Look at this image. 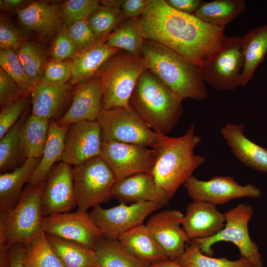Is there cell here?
<instances>
[{"instance_id":"cell-1","label":"cell","mask_w":267,"mask_h":267,"mask_svg":"<svg viewBox=\"0 0 267 267\" xmlns=\"http://www.w3.org/2000/svg\"><path fill=\"white\" fill-rule=\"evenodd\" d=\"M137 22L144 40L160 43L202 68L210 61L225 36L224 29L177 11L165 0H152Z\"/></svg>"},{"instance_id":"cell-2","label":"cell","mask_w":267,"mask_h":267,"mask_svg":"<svg viewBox=\"0 0 267 267\" xmlns=\"http://www.w3.org/2000/svg\"><path fill=\"white\" fill-rule=\"evenodd\" d=\"M201 138L195 134L194 124L179 137L159 133L157 143L152 148L155 163L151 174L157 185L173 197L179 187L205 162V158L194 153Z\"/></svg>"},{"instance_id":"cell-3","label":"cell","mask_w":267,"mask_h":267,"mask_svg":"<svg viewBox=\"0 0 267 267\" xmlns=\"http://www.w3.org/2000/svg\"><path fill=\"white\" fill-rule=\"evenodd\" d=\"M146 69L182 100L205 99L208 95L202 67L158 42L145 40L141 55Z\"/></svg>"},{"instance_id":"cell-4","label":"cell","mask_w":267,"mask_h":267,"mask_svg":"<svg viewBox=\"0 0 267 267\" xmlns=\"http://www.w3.org/2000/svg\"><path fill=\"white\" fill-rule=\"evenodd\" d=\"M182 100L154 74L146 69L138 78L129 105L151 129L167 134L181 117Z\"/></svg>"},{"instance_id":"cell-5","label":"cell","mask_w":267,"mask_h":267,"mask_svg":"<svg viewBox=\"0 0 267 267\" xmlns=\"http://www.w3.org/2000/svg\"><path fill=\"white\" fill-rule=\"evenodd\" d=\"M45 184H29L14 207L0 213V242L7 249L18 243L26 246L44 232L42 197Z\"/></svg>"},{"instance_id":"cell-6","label":"cell","mask_w":267,"mask_h":267,"mask_svg":"<svg viewBox=\"0 0 267 267\" xmlns=\"http://www.w3.org/2000/svg\"><path fill=\"white\" fill-rule=\"evenodd\" d=\"M146 69L141 57L121 50L103 65L98 76L102 89V109L130 108L129 102L140 74Z\"/></svg>"},{"instance_id":"cell-7","label":"cell","mask_w":267,"mask_h":267,"mask_svg":"<svg viewBox=\"0 0 267 267\" xmlns=\"http://www.w3.org/2000/svg\"><path fill=\"white\" fill-rule=\"evenodd\" d=\"M77 211L100 206L112 196L115 177L100 156L91 158L72 169Z\"/></svg>"},{"instance_id":"cell-8","label":"cell","mask_w":267,"mask_h":267,"mask_svg":"<svg viewBox=\"0 0 267 267\" xmlns=\"http://www.w3.org/2000/svg\"><path fill=\"white\" fill-rule=\"evenodd\" d=\"M223 214L225 222L222 229L212 237L192 240L198 242L201 252L209 256L213 255L211 246L215 243L231 242L239 249L240 257L246 258L254 267H263L259 247L248 231V223L254 214L252 206L241 203Z\"/></svg>"},{"instance_id":"cell-9","label":"cell","mask_w":267,"mask_h":267,"mask_svg":"<svg viewBox=\"0 0 267 267\" xmlns=\"http://www.w3.org/2000/svg\"><path fill=\"white\" fill-rule=\"evenodd\" d=\"M96 121L102 140L153 147L159 133L151 129L131 108L117 107L100 111Z\"/></svg>"},{"instance_id":"cell-10","label":"cell","mask_w":267,"mask_h":267,"mask_svg":"<svg viewBox=\"0 0 267 267\" xmlns=\"http://www.w3.org/2000/svg\"><path fill=\"white\" fill-rule=\"evenodd\" d=\"M244 58L241 37L224 36L210 61L202 68L203 80L219 91L241 86Z\"/></svg>"},{"instance_id":"cell-11","label":"cell","mask_w":267,"mask_h":267,"mask_svg":"<svg viewBox=\"0 0 267 267\" xmlns=\"http://www.w3.org/2000/svg\"><path fill=\"white\" fill-rule=\"evenodd\" d=\"M154 202H139L127 205L123 203L108 209L98 206L92 208L89 217L104 238L118 240L119 236L140 224L152 213L163 208Z\"/></svg>"},{"instance_id":"cell-12","label":"cell","mask_w":267,"mask_h":267,"mask_svg":"<svg viewBox=\"0 0 267 267\" xmlns=\"http://www.w3.org/2000/svg\"><path fill=\"white\" fill-rule=\"evenodd\" d=\"M100 156L116 182L136 174L151 173L155 163L152 148L111 141L102 140Z\"/></svg>"},{"instance_id":"cell-13","label":"cell","mask_w":267,"mask_h":267,"mask_svg":"<svg viewBox=\"0 0 267 267\" xmlns=\"http://www.w3.org/2000/svg\"><path fill=\"white\" fill-rule=\"evenodd\" d=\"M183 185L193 201L205 202L215 206L232 199L258 198L261 195L259 188L251 184L240 185L231 176L214 177L205 181L192 176Z\"/></svg>"},{"instance_id":"cell-14","label":"cell","mask_w":267,"mask_h":267,"mask_svg":"<svg viewBox=\"0 0 267 267\" xmlns=\"http://www.w3.org/2000/svg\"><path fill=\"white\" fill-rule=\"evenodd\" d=\"M43 228L46 234L74 241L93 250L104 237L88 212L76 211L45 217Z\"/></svg>"},{"instance_id":"cell-15","label":"cell","mask_w":267,"mask_h":267,"mask_svg":"<svg viewBox=\"0 0 267 267\" xmlns=\"http://www.w3.org/2000/svg\"><path fill=\"white\" fill-rule=\"evenodd\" d=\"M101 132L96 121H83L70 125L64 139L59 161L74 166L101 154Z\"/></svg>"},{"instance_id":"cell-16","label":"cell","mask_w":267,"mask_h":267,"mask_svg":"<svg viewBox=\"0 0 267 267\" xmlns=\"http://www.w3.org/2000/svg\"><path fill=\"white\" fill-rule=\"evenodd\" d=\"M76 206L72 169L60 161L54 165L45 181L42 197L43 215L70 212Z\"/></svg>"},{"instance_id":"cell-17","label":"cell","mask_w":267,"mask_h":267,"mask_svg":"<svg viewBox=\"0 0 267 267\" xmlns=\"http://www.w3.org/2000/svg\"><path fill=\"white\" fill-rule=\"evenodd\" d=\"M183 217L179 211L166 209L152 215L145 223L168 259L178 260L185 251V244L191 242L180 226Z\"/></svg>"},{"instance_id":"cell-18","label":"cell","mask_w":267,"mask_h":267,"mask_svg":"<svg viewBox=\"0 0 267 267\" xmlns=\"http://www.w3.org/2000/svg\"><path fill=\"white\" fill-rule=\"evenodd\" d=\"M71 104L57 123L62 126L83 121H96L102 110L100 78L95 76L76 84Z\"/></svg>"},{"instance_id":"cell-19","label":"cell","mask_w":267,"mask_h":267,"mask_svg":"<svg viewBox=\"0 0 267 267\" xmlns=\"http://www.w3.org/2000/svg\"><path fill=\"white\" fill-rule=\"evenodd\" d=\"M112 196L126 204L149 201L167 206L170 199L151 173L136 174L117 181Z\"/></svg>"},{"instance_id":"cell-20","label":"cell","mask_w":267,"mask_h":267,"mask_svg":"<svg viewBox=\"0 0 267 267\" xmlns=\"http://www.w3.org/2000/svg\"><path fill=\"white\" fill-rule=\"evenodd\" d=\"M225 218L216 206L205 202L193 201L186 208L181 224L191 241L212 237L224 226Z\"/></svg>"},{"instance_id":"cell-21","label":"cell","mask_w":267,"mask_h":267,"mask_svg":"<svg viewBox=\"0 0 267 267\" xmlns=\"http://www.w3.org/2000/svg\"><path fill=\"white\" fill-rule=\"evenodd\" d=\"M17 14L21 26L41 39H49L61 29L63 21L58 4L33 1Z\"/></svg>"},{"instance_id":"cell-22","label":"cell","mask_w":267,"mask_h":267,"mask_svg":"<svg viewBox=\"0 0 267 267\" xmlns=\"http://www.w3.org/2000/svg\"><path fill=\"white\" fill-rule=\"evenodd\" d=\"M242 124L228 123L221 129V133L234 156L245 166L267 173V148L248 139Z\"/></svg>"},{"instance_id":"cell-23","label":"cell","mask_w":267,"mask_h":267,"mask_svg":"<svg viewBox=\"0 0 267 267\" xmlns=\"http://www.w3.org/2000/svg\"><path fill=\"white\" fill-rule=\"evenodd\" d=\"M68 85L43 79L31 91L32 115L50 120L59 113L67 97Z\"/></svg>"},{"instance_id":"cell-24","label":"cell","mask_w":267,"mask_h":267,"mask_svg":"<svg viewBox=\"0 0 267 267\" xmlns=\"http://www.w3.org/2000/svg\"><path fill=\"white\" fill-rule=\"evenodd\" d=\"M40 158H29L12 172L0 175V213H7L17 204L24 183L37 168Z\"/></svg>"},{"instance_id":"cell-25","label":"cell","mask_w":267,"mask_h":267,"mask_svg":"<svg viewBox=\"0 0 267 267\" xmlns=\"http://www.w3.org/2000/svg\"><path fill=\"white\" fill-rule=\"evenodd\" d=\"M121 49L107 45L105 41H99L91 47L78 53L72 62L70 83L76 84L97 76L104 63Z\"/></svg>"},{"instance_id":"cell-26","label":"cell","mask_w":267,"mask_h":267,"mask_svg":"<svg viewBox=\"0 0 267 267\" xmlns=\"http://www.w3.org/2000/svg\"><path fill=\"white\" fill-rule=\"evenodd\" d=\"M118 240L127 252L141 260L151 264L168 259L145 224L123 233Z\"/></svg>"},{"instance_id":"cell-27","label":"cell","mask_w":267,"mask_h":267,"mask_svg":"<svg viewBox=\"0 0 267 267\" xmlns=\"http://www.w3.org/2000/svg\"><path fill=\"white\" fill-rule=\"evenodd\" d=\"M244 65L241 74V86H244L253 77L258 66L267 53V25L250 29L241 37Z\"/></svg>"},{"instance_id":"cell-28","label":"cell","mask_w":267,"mask_h":267,"mask_svg":"<svg viewBox=\"0 0 267 267\" xmlns=\"http://www.w3.org/2000/svg\"><path fill=\"white\" fill-rule=\"evenodd\" d=\"M69 126L59 125L50 120L47 141L37 168L28 180L29 184L37 185L46 181L51 170L59 161L64 149V139Z\"/></svg>"},{"instance_id":"cell-29","label":"cell","mask_w":267,"mask_h":267,"mask_svg":"<svg viewBox=\"0 0 267 267\" xmlns=\"http://www.w3.org/2000/svg\"><path fill=\"white\" fill-rule=\"evenodd\" d=\"M246 9L244 0H214L202 1L193 14L204 23L219 28L224 29Z\"/></svg>"},{"instance_id":"cell-30","label":"cell","mask_w":267,"mask_h":267,"mask_svg":"<svg viewBox=\"0 0 267 267\" xmlns=\"http://www.w3.org/2000/svg\"><path fill=\"white\" fill-rule=\"evenodd\" d=\"M46 235L64 267H99L94 250L74 241Z\"/></svg>"},{"instance_id":"cell-31","label":"cell","mask_w":267,"mask_h":267,"mask_svg":"<svg viewBox=\"0 0 267 267\" xmlns=\"http://www.w3.org/2000/svg\"><path fill=\"white\" fill-rule=\"evenodd\" d=\"M50 120L33 115L27 118L20 135L22 157L40 158L47 141Z\"/></svg>"},{"instance_id":"cell-32","label":"cell","mask_w":267,"mask_h":267,"mask_svg":"<svg viewBox=\"0 0 267 267\" xmlns=\"http://www.w3.org/2000/svg\"><path fill=\"white\" fill-rule=\"evenodd\" d=\"M94 250L99 267H149L151 264L129 254L118 240L103 237Z\"/></svg>"},{"instance_id":"cell-33","label":"cell","mask_w":267,"mask_h":267,"mask_svg":"<svg viewBox=\"0 0 267 267\" xmlns=\"http://www.w3.org/2000/svg\"><path fill=\"white\" fill-rule=\"evenodd\" d=\"M144 40L138 26L137 18H126L105 43L110 47L123 49L133 56L141 57Z\"/></svg>"},{"instance_id":"cell-34","label":"cell","mask_w":267,"mask_h":267,"mask_svg":"<svg viewBox=\"0 0 267 267\" xmlns=\"http://www.w3.org/2000/svg\"><path fill=\"white\" fill-rule=\"evenodd\" d=\"M15 51L33 87L39 83L47 63L44 49L36 43L25 41Z\"/></svg>"},{"instance_id":"cell-35","label":"cell","mask_w":267,"mask_h":267,"mask_svg":"<svg viewBox=\"0 0 267 267\" xmlns=\"http://www.w3.org/2000/svg\"><path fill=\"white\" fill-rule=\"evenodd\" d=\"M178 261L183 267H254L243 257L231 261L226 258L207 256L201 252L199 243L193 240L186 245L185 251Z\"/></svg>"},{"instance_id":"cell-36","label":"cell","mask_w":267,"mask_h":267,"mask_svg":"<svg viewBox=\"0 0 267 267\" xmlns=\"http://www.w3.org/2000/svg\"><path fill=\"white\" fill-rule=\"evenodd\" d=\"M126 18L121 9L100 5L86 20L97 40L105 41Z\"/></svg>"},{"instance_id":"cell-37","label":"cell","mask_w":267,"mask_h":267,"mask_svg":"<svg viewBox=\"0 0 267 267\" xmlns=\"http://www.w3.org/2000/svg\"><path fill=\"white\" fill-rule=\"evenodd\" d=\"M25 247L24 267H64L44 232Z\"/></svg>"},{"instance_id":"cell-38","label":"cell","mask_w":267,"mask_h":267,"mask_svg":"<svg viewBox=\"0 0 267 267\" xmlns=\"http://www.w3.org/2000/svg\"><path fill=\"white\" fill-rule=\"evenodd\" d=\"M27 116L22 115L19 120L0 139V170L5 171L16 164L22 157L20 135Z\"/></svg>"},{"instance_id":"cell-39","label":"cell","mask_w":267,"mask_h":267,"mask_svg":"<svg viewBox=\"0 0 267 267\" xmlns=\"http://www.w3.org/2000/svg\"><path fill=\"white\" fill-rule=\"evenodd\" d=\"M0 65L16 83L24 95L28 96L33 86L15 51L10 49H0Z\"/></svg>"},{"instance_id":"cell-40","label":"cell","mask_w":267,"mask_h":267,"mask_svg":"<svg viewBox=\"0 0 267 267\" xmlns=\"http://www.w3.org/2000/svg\"><path fill=\"white\" fill-rule=\"evenodd\" d=\"M100 5L97 0H67L60 5L61 16L65 26L86 20Z\"/></svg>"},{"instance_id":"cell-41","label":"cell","mask_w":267,"mask_h":267,"mask_svg":"<svg viewBox=\"0 0 267 267\" xmlns=\"http://www.w3.org/2000/svg\"><path fill=\"white\" fill-rule=\"evenodd\" d=\"M66 27L67 34L77 53L91 47L99 42L86 20L76 22Z\"/></svg>"},{"instance_id":"cell-42","label":"cell","mask_w":267,"mask_h":267,"mask_svg":"<svg viewBox=\"0 0 267 267\" xmlns=\"http://www.w3.org/2000/svg\"><path fill=\"white\" fill-rule=\"evenodd\" d=\"M28 102V96L1 107L0 139L21 117Z\"/></svg>"},{"instance_id":"cell-43","label":"cell","mask_w":267,"mask_h":267,"mask_svg":"<svg viewBox=\"0 0 267 267\" xmlns=\"http://www.w3.org/2000/svg\"><path fill=\"white\" fill-rule=\"evenodd\" d=\"M77 54L67 32L66 27H63L58 33L51 46V59L59 61L73 59Z\"/></svg>"},{"instance_id":"cell-44","label":"cell","mask_w":267,"mask_h":267,"mask_svg":"<svg viewBox=\"0 0 267 267\" xmlns=\"http://www.w3.org/2000/svg\"><path fill=\"white\" fill-rule=\"evenodd\" d=\"M25 41L23 34L11 22L6 19L0 18V49L15 50Z\"/></svg>"},{"instance_id":"cell-45","label":"cell","mask_w":267,"mask_h":267,"mask_svg":"<svg viewBox=\"0 0 267 267\" xmlns=\"http://www.w3.org/2000/svg\"><path fill=\"white\" fill-rule=\"evenodd\" d=\"M71 76V61L51 59L46 65L43 79L53 82L67 83Z\"/></svg>"},{"instance_id":"cell-46","label":"cell","mask_w":267,"mask_h":267,"mask_svg":"<svg viewBox=\"0 0 267 267\" xmlns=\"http://www.w3.org/2000/svg\"><path fill=\"white\" fill-rule=\"evenodd\" d=\"M26 96L14 80L0 67V103L2 106Z\"/></svg>"},{"instance_id":"cell-47","label":"cell","mask_w":267,"mask_h":267,"mask_svg":"<svg viewBox=\"0 0 267 267\" xmlns=\"http://www.w3.org/2000/svg\"><path fill=\"white\" fill-rule=\"evenodd\" d=\"M152 0H125L121 10L127 18H137L142 15Z\"/></svg>"},{"instance_id":"cell-48","label":"cell","mask_w":267,"mask_h":267,"mask_svg":"<svg viewBox=\"0 0 267 267\" xmlns=\"http://www.w3.org/2000/svg\"><path fill=\"white\" fill-rule=\"evenodd\" d=\"M167 3L174 9L180 12L194 13L199 6L200 0H165Z\"/></svg>"},{"instance_id":"cell-49","label":"cell","mask_w":267,"mask_h":267,"mask_svg":"<svg viewBox=\"0 0 267 267\" xmlns=\"http://www.w3.org/2000/svg\"><path fill=\"white\" fill-rule=\"evenodd\" d=\"M25 247L20 243L12 245L8 251L9 267H24Z\"/></svg>"},{"instance_id":"cell-50","label":"cell","mask_w":267,"mask_h":267,"mask_svg":"<svg viewBox=\"0 0 267 267\" xmlns=\"http://www.w3.org/2000/svg\"><path fill=\"white\" fill-rule=\"evenodd\" d=\"M31 2L29 0H0V7L1 10H17V11L24 8Z\"/></svg>"},{"instance_id":"cell-51","label":"cell","mask_w":267,"mask_h":267,"mask_svg":"<svg viewBox=\"0 0 267 267\" xmlns=\"http://www.w3.org/2000/svg\"><path fill=\"white\" fill-rule=\"evenodd\" d=\"M149 267H183L178 260L166 259L151 263Z\"/></svg>"},{"instance_id":"cell-52","label":"cell","mask_w":267,"mask_h":267,"mask_svg":"<svg viewBox=\"0 0 267 267\" xmlns=\"http://www.w3.org/2000/svg\"><path fill=\"white\" fill-rule=\"evenodd\" d=\"M125 0H101L100 4L109 7L121 9Z\"/></svg>"}]
</instances>
